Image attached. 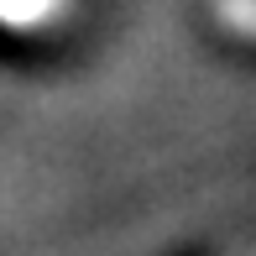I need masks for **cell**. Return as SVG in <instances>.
<instances>
[{"instance_id":"6da1fadb","label":"cell","mask_w":256,"mask_h":256,"mask_svg":"<svg viewBox=\"0 0 256 256\" xmlns=\"http://www.w3.org/2000/svg\"><path fill=\"white\" fill-rule=\"evenodd\" d=\"M78 0H0V26L6 32H21V37H32V32H52L68 21V10H74Z\"/></svg>"},{"instance_id":"7a4b0ae2","label":"cell","mask_w":256,"mask_h":256,"mask_svg":"<svg viewBox=\"0 0 256 256\" xmlns=\"http://www.w3.org/2000/svg\"><path fill=\"white\" fill-rule=\"evenodd\" d=\"M214 21L230 32V37L256 42V0H214Z\"/></svg>"}]
</instances>
